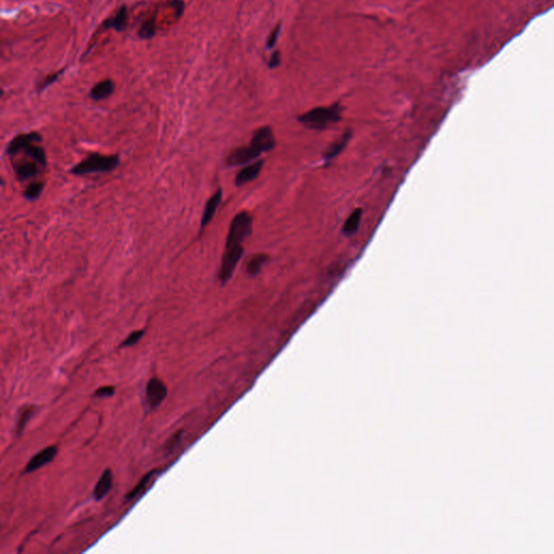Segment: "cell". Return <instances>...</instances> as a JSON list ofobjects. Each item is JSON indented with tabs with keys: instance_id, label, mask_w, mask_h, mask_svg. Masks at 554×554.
<instances>
[{
	"instance_id": "2",
	"label": "cell",
	"mask_w": 554,
	"mask_h": 554,
	"mask_svg": "<svg viewBox=\"0 0 554 554\" xmlns=\"http://www.w3.org/2000/svg\"><path fill=\"white\" fill-rule=\"evenodd\" d=\"M119 165V157L117 155H101V154H90L79 164L72 168L71 172L76 175H84L90 173H103L113 171Z\"/></svg>"
},
{
	"instance_id": "3",
	"label": "cell",
	"mask_w": 554,
	"mask_h": 554,
	"mask_svg": "<svg viewBox=\"0 0 554 554\" xmlns=\"http://www.w3.org/2000/svg\"><path fill=\"white\" fill-rule=\"evenodd\" d=\"M252 232V218L247 211L237 213L233 218L226 236L225 248L243 247L244 242Z\"/></svg>"
},
{
	"instance_id": "15",
	"label": "cell",
	"mask_w": 554,
	"mask_h": 554,
	"mask_svg": "<svg viewBox=\"0 0 554 554\" xmlns=\"http://www.w3.org/2000/svg\"><path fill=\"white\" fill-rule=\"evenodd\" d=\"M115 91V83L111 79H105L95 84L90 91V98L95 101H101L111 97Z\"/></svg>"
},
{
	"instance_id": "20",
	"label": "cell",
	"mask_w": 554,
	"mask_h": 554,
	"mask_svg": "<svg viewBox=\"0 0 554 554\" xmlns=\"http://www.w3.org/2000/svg\"><path fill=\"white\" fill-rule=\"evenodd\" d=\"M34 413H35V406H27L25 407V408H23V410L20 412L19 420L17 421V431L19 433H21L22 431L24 430L28 421L33 418Z\"/></svg>"
},
{
	"instance_id": "24",
	"label": "cell",
	"mask_w": 554,
	"mask_h": 554,
	"mask_svg": "<svg viewBox=\"0 0 554 554\" xmlns=\"http://www.w3.org/2000/svg\"><path fill=\"white\" fill-rule=\"evenodd\" d=\"M168 5L172 9H174L175 18H180L184 12V2L183 0H168Z\"/></svg>"
},
{
	"instance_id": "28",
	"label": "cell",
	"mask_w": 554,
	"mask_h": 554,
	"mask_svg": "<svg viewBox=\"0 0 554 554\" xmlns=\"http://www.w3.org/2000/svg\"><path fill=\"white\" fill-rule=\"evenodd\" d=\"M180 437H181V432H178L176 434H174V435L170 438V440L168 441V443H167V447H168V448H167V449H169V450L172 449V448L174 447V446L179 443Z\"/></svg>"
},
{
	"instance_id": "19",
	"label": "cell",
	"mask_w": 554,
	"mask_h": 554,
	"mask_svg": "<svg viewBox=\"0 0 554 554\" xmlns=\"http://www.w3.org/2000/svg\"><path fill=\"white\" fill-rule=\"evenodd\" d=\"M156 18L153 17L149 20H146L143 24L141 25L140 29L137 32V36L141 39H151L156 35Z\"/></svg>"
},
{
	"instance_id": "26",
	"label": "cell",
	"mask_w": 554,
	"mask_h": 554,
	"mask_svg": "<svg viewBox=\"0 0 554 554\" xmlns=\"http://www.w3.org/2000/svg\"><path fill=\"white\" fill-rule=\"evenodd\" d=\"M114 394H115V387L113 386H105V387L99 388L95 393V395L98 397H110Z\"/></svg>"
},
{
	"instance_id": "13",
	"label": "cell",
	"mask_w": 554,
	"mask_h": 554,
	"mask_svg": "<svg viewBox=\"0 0 554 554\" xmlns=\"http://www.w3.org/2000/svg\"><path fill=\"white\" fill-rule=\"evenodd\" d=\"M128 24V10L126 6H122L119 8V10L116 12L114 17L107 19L103 23L104 30L113 28L117 32H124Z\"/></svg>"
},
{
	"instance_id": "21",
	"label": "cell",
	"mask_w": 554,
	"mask_h": 554,
	"mask_svg": "<svg viewBox=\"0 0 554 554\" xmlns=\"http://www.w3.org/2000/svg\"><path fill=\"white\" fill-rule=\"evenodd\" d=\"M42 190H43L42 182H33L25 189L24 196L26 199H28V201H35V199L39 197Z\"/></svg>"
},
{
	"instance_id": "25",
	"label": "cell",
	"mask_w": 554,
	"mask_h": 554,
	"mask_svg": "<svg viewBox=\"0 0 554 554\" xmlns=\"http://www.w3.org/2000/svg\"><path fill=\"white\" fill-rule=\"evenodd\" d=\"M280 33H281V26L277 25L270 33V36L267 37V40H266L267 48H273L274 47L277 39H279V37H280Z\"/></svg>"
},
{
	"instance_id": "1",
	"label": "cell",
	"mask_w": 554,
	"mask_h": 554,
	"mask_svg": "<svg viewBox=\"0 0 554 554\" xmlns=\"http://www.w3.org/2000/svg\"><path fill=\"white\" fill-rule=\"evenodd\" d=\"M342 109L339 103L330 106H318L298 116V121L312 130H324L341 120Z\"/></svg>"
},
{
	"instance_id": "14",
	"label": "cell",
	"mask_w": 554,
	"mask_h": 554,
	"mask_svg": "<svg viewBox=\"0 0 554 554\" xmlns=\"http://www.w3.org/2000/svg\"><path fill=\"white\" fill-rule=\"evenodd\" d=\"M112 486H113V473L110 469H106V470L102 473L101 478L99 479L96 487L94 489L95 499L98 500V501L103 499L107 494H109L110 490L112 489Z\"/></svg>"
},
{
	"instance_id": "23",
	"label": "cell",
	"mask_w": 554,
	"mask_h": 554,
	"mask_svg": "<svg viewBox=\"0 0 554 554\" xmlns=\"http://www.w3.org/2000/svg\"><path fill=\"white\" fill-rule=\"evenodd\" d=\"M63 72H64V69H62V71H59V72L52 74V75H49V76L45 77V78H43L42 82L39 84V86H38V92H41L42 90H44L45 88L49 87L51 83L57 81V79L59 78V76L62 75Z\"/></svg>"
},
{
	"instance_id": "7",
	"label": "cell",
	"mask_w": 554,
	"mask_h": 554,
	"mask_svg": "<svg viewBox=\"0 0 554 554\" xmlns=\"http://www.w3.org/2000/svg\"><path fill=\"white\" fill-rule=\"evenodd\" d=\"M57 453H58V448L56 447V446H49V447L43 448L42 450L36 453V455L33 456L32 459L28 461V464L25 467V472L32 473L37 471L38 469L47 466L48 464L52 463L53 459L56 458Z\"/></svg>"
},
{
	"instance_id": "4",
	"label": "cell",
	"mask_w": 554,
	"mask_h": 554,
	"mask_svg": "<svg viewBox=\"0 0 554 554\" xmlns=\"http://www.w3.org/2000/svg\"><path fill=\"white\" fill-rule=\"evenodd\" d=\"M250 145H252L261 154L268 153L274 150L276 140L272 128L264 126L257 129L252 135Z\"/></svg>"
},
{
	"instance_id": "17",
	"label": "cell",
	"mask_w": 554,
	"mask_h": 554,
	"mask_svg": "<svg viewBox=\"0 0 554 554\" xmlns=\"http://www.w3.org/2000/svg\"><path fill=\"white\" fill-rule=\"evenodd\" d=\"M268 259L270 258L265 253L255 255L248 261L247 266H246V272H247L249 276H257L261 272V270H262L264 264L267 263Z\"/></svg>"
},
{
	"instance_id": "10",
	"label": "cell",
	"mask_w": 554,
	"mask_h": 554,
	"mask_svg": "<svg viewBox=\"0 0 554 554\" xmlns=\"http://www.w3.org/2000/svg\"><path fill=\"white\" fill-rule=\"evenodd\" d=\"M28 159H21L18 160L17 163H13L14 171L17 173V176L19 180H27L30 178H35L36 175L39 174L40 169L39 166L42 167L40 164H38L37 161L33 160L32 158L27 157Z\"/></svg>"
},
{
	"instance_id": "16",
	"label": "cell",
	"mask_w": 554,
	"mask_h": 554,
	"mask_svg": "<svg viewBox=\"0 0 554 554\" xmlns=\"http://www.w3.org/2000/svg\"><path fill=\"white\" fill-rule=\"evenodd\" d=\"M361 217H363V210H361V208H356L344 222L342 226V233L348 237L356 234L360 224Z\"/></svg>"
},
{
	"instance_id": "8",
	"label": "cell",
	"mask_w": 554,
	"mask_h": 554,
	"mask_svg": "<svg viewBox=\"0 0 554 554\" xmlns=\"http://www.w3.org/2000/svg\"><path fill=\"white\" fill-rule=\"evenodd\" d=\"M264 165L263 159H257L252 161L250 164L246 165L242 170H240L236 174L235 178V186L236 187H243L245 184L250 183L253 180H256L260 172L262 171V168Z\"/></svg>"
},
{
	"instance_id": "12",
	"label": "cell",
	"mask_w": 554,
	"mask_h": 554,
	"mask_svg": "<svg viewBox=\"0 0 554 554\" xmlns=\"http://www.w3.org/2000/svg\"><path fill=\"white\" fill-rule=\"evenodd\" d=\"M221 199H222V190L221 189H219L209 199H208V202L206 203L205 209H204L202 221H201V228L202 229H204L205 226L209 224L210 221L212 220L213 215H214L215 211H217L218 207L221 203Z\"/></svg>"
},
{
	"instance_id": "18",
	"label": "cell",
	"mask_w": 554,
	"mask_h": 554,
	"mask_svg": "<svg viewBox=\"0 0 554 554\" xmlns=\"http://www.w3.org/2000/svg\"><path fill=\"white\" fill-rule=\"evenodd\" d=\"M157 472H158L157 470H152V471H150L149 473H146V474L143 476V478L140 480V482H138V483L135 485V487H134L131 491H129V492H128V495H127L126 498H127V499H133V498H135V497H137L138 495H140L141 492H142L146 487H148V485H149V483L151 482L152 478H153V476L155 475V474H157Z\"/></svg>"
},
{
	"instance_id": "9",
	"label": "cell",
	"mask_w": 554,
	"mask_h": 554,
	"mask_svg": "<svg viewBox=\"0 0 554 554\" xmlns=\"http://www.w3.org/2000/svg\"><path fill=\"white\" fill-rule=\"evenodd\" d=\"M40 141H41V136L37 132L19 134L15 136L9 144H8L7 154L11 157H14L15 155H18L22 150H24L26 146L33 143H38Z\"/></svg>"
},
{
	"instance_id": "5",
	"label": "cell",
	"mask_w": 554,
	"mask_h": 554,
	"mask_svg": "<svg viewBox=\"0 0 554 554\" xmlns=\"http://www.w3.org/2000/svg\"><path fill=\"white\" fill-rule=\"evenodd\" d=\"M261 153H259L252 145L241 146V148L234 149L229 153L226 158V163L230 167L247 165L259 159Z\"/></svg>"
},
{
	"instance_id": "6",
	"label": "cell",
	"mask_w": 554,
	"mask_h": 554,
	"mask_svg": "<svg viewBox=\"0 0 554 554\" xmlns=\"http://www.w3.org/2000/svg\"><path fill=\"white\" fill-rule=\"evenodd\" d=\"M167 397L166 384L158 378H152L146 386V401L151 409H155Z\"/></svg>"
},
{
	"instance_id": "27",
	"label": "cell",
	"mask_w": 554,
	"mask_h": 554,
	"mask_svg": "<svg viewBox=\"0 0 554 554\" xmlns=\"http://www.w3.org/2000/svg\"><path fill=\"white\" fill-rule=\"evenodd\" d=\"M281 61H282V56H281V52L280 51H274L272 53V56L270 58V62H268V67L270 68H275L279 66L281 64Z\"/></svg>"
},
{
	"instance_id": "11",
	"label": "cell",
	"mask_w": 554,
	"mask_h": 554,
	"mask_svg": "<svg viewBox=\"0 0 554 554\" xmlns=\"http://www.w3.org/2000/svg\"><path fill=\"white\" fill-rule=\"evenodd\" d=\"M351 137H352V131L349 129L346 130V131L340 137H338L337 140H335L332 144H330L324 153V157H322L325 163H330V161L335 159L337 156H339L346 148V145H348Z\"/></svg>"
},
{
	"instance_id": "22",
	"label": "cell",
	"mask_w": 554,
	"mask_h": 554,
	"mask_svg": "<svg viewBox=\"0 0 554 554\" xmlns=\"http://www.w3.org/2000/svg\"><path fill=\"white\" fill-rule=\"evenodd\" d=\"M143 335H144V330H136V332L131 333L124 340V342L120 344V346H121V348H125V346H132V345L136 344L138 341L142 339Z\"/></svg>"
}]
</instances>
